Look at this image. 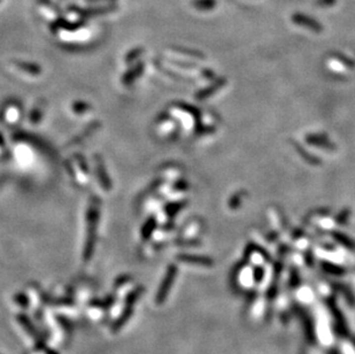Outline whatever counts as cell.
Here are the masks:
<instances>
[{"mask_svg": "<svg viewBox=\"0 0 355 354\" xmlns=\"http://www.w3.org/2000/svg\"><path fill=\"white\" fill-rule=\"evenodd\" d=\"M292 20H293V22L299 24V26L306 27V28H308V29L316 31V33L322 31L321 24H319L318 22H316V21L314 19H311V17L304 15V14H294V15L292 16Z\"/></svg>", "mask_w": 355, "mask_h": 354, "instance_id": "5", "label": "cell"}, {"mask_svg": "<svg viewBox=\"0 0 355 354\" xmlns=\"http://www.w3.org/2000/svg\"><path fill=\"white\" fill-rule=\"evenodd\" d=\"M0 145H3V137L1 133H0Z\"/></svg>", "mask_w": 355, "mask_h": 354, "instance_id": "22", "label": "cell"}, {"mask_svg": "<svg viewBox=\"0 0 355 354\" xmlns=\"http://www.w3.org/2000/svg\"><path fill=\"white\" fill-rule=\"evenodd\" d=\"M99 127H100V123H99V122H93V123H91V125H89L87 128L84 129V132L81 133L80 134H77V136L74 138L73 140H70L69 143L67 144V146H74V145L81 144L82 141L85 139V138L93 133L95 130L99 128Z\"/></svg>", "mask_w": 355, "mask_h": 354, "instance_id": "7", "label": "cell"}, {"mask_svg": "<svg viewBox=\"0 0 355 354\" xmlns=\"http://www.w3.org/2000/svg\"><path fill=\"white\" fill-rule=\"evenodd\" d=\"M175 49L176 52H179V53H185V54H190V55H196L197 58H202V56H200V54H199L198 52H194V51H187V49H184V48H178V47H175L173 48Z\"/></svg>", "mask_w": 355, "mask_h": 354, "instance_id": "20", "label": "cell"}, {"mask_svg": "<svg viewBox=\"0 0 355 354\" xmlns=\"http://www.w3.org/2000/svg\"><path fill=\"white\" fill-rule=\"evenodd\" d=\"M83 26V22H79L76 24L74 23H68V22H58L55 24H53L52 28H63L66 30H76L77 28Z\"/></svg>", "mask_w": 355, "mask_h": 354, "instance_id": "18", "label": "cell"}, {"mask_svg": "<svg viewBox=\"0 0 355 354\" xmlns=\"http://www.w3.org/2000/svg\"><path fill=\"white\" fill-rule=\"evenodd\" d=\"M184 206H185V201H179V203L170 204V205H168V206L166 207V212H167V214L169 215V217H173V215H175V214L178 213V212L182 210Z\"/></svg>", "mask_w": 355, "mask_h": 354, "instance_id": "15", "label": "cell"}, {"mask_svg": "<svg viewBox=\"0 0 355 354\" xmlns=\"http://www.w3.org/2000/svg\"><path fill=\"white\" fill-rule=\"evenodd\" d=\"M144 70V63L139 61L137 63L136 66H133V68H130L128 72L124 74L123 79H122V82L124 86H131L134 81H136L138 77H139L141 75V73H143Z\"/></svg>", "mask_w": 355, "mask_h": 354, "instance_id": "6", "label": "cell"}, {"mask_svg": "<svg viewBox=\"0 0 355 354\" xmlns=\"http://www.w3.org/2000/svg\"><path fill=\"white\" fill-rule=\"evenodd\" d=\"M72 108L74 109V112L77 113V114H84V113H87L89 111V109L92 108V106L85 101H76L73 104Z\"/></svg>", "mask_w": 355, "mask_h": 354, "instance_id": "14", "label": "cell"}, {"mask_svg": "<svg viewBox=\"0 0 355 354\" xmlns=\"http://www.w3.org/2000/svg\"><path fill=\"white\" fill-rule=\"evenodd\" d=\"M94 161H95V171H97V176H98L99 182H100V184H101L102 189L106 191L112 190V180H111V178H109L107 171H106L105 164H104V161H102L100 155L95 154Z\"/></svg>", "mask_w": 355, "mask_h": 354, "instance_id": "4", "label": "cell"}, {"mask_svg": "<svg viewBox=\"0 0 355 354\" xmlns=\"http://www.w3.org/2000/svg\"><path fill=\"white\" fill-rule=\"evenodd\" d=\"M44 107H45V102L44 100H41L37 102V105L35 106L33 108V111L30 113V122L33 125H38L41 122V120L43 118V114H44Z\"/></svg>", "mask_w": 355, "mask_h": 354, "instance_id": "10", "label": "cell"}, {"mask_svg": "<svg viewBox=\"0 0 355 354\" xmlns=\"http://www.w3.org/2000/svg\"><path fill=\"white\" fill-rule=\"evenodd\" d=\"M75 157H76V160L79 161V166H80V168L82 169V172H83L84 174L88 175L89 174V168H88L87 161H85L84 157H82V155H80V154H75Z\"/></svg>", "mask_w": 355, "mask_h": 354, "instance_id": "19", "label": "cell"}, {"mask_svg": "<svg viewBox=\"0 0 355 354\" xmlns=\"http://www.w3.org/2000/svg\"><path fill=\"white\" fill-rule=\"evenodd\" d=\"M307 141L311 144L317 145V146H323V147L328 148V150H333V148H335V145H333L331 141L326 140V138L323 136L310 134V136H307Z\"/></svg>", "mask_w": 355, "mask_h": 354, "instance_id": "11", "label": "cell"}, {"mask_svg": "<svg viewBox=\"0 0 355 354\" xmlns=\"http://www.w3.org/2000/svg\"><path fill=\"white\" fill-rule=\"evenodd\" d=\"M74 12L80 14V15L85 19V17L89 16H94V15H99V14H105L108 12H112V9H115V6H108V7H101V8H94V9H80V8H75L74 7Z\"/></svg>", "mask_w": 355, "mask_h": 354, "instance_id": "8", "label": "cell"}, {"mask_svg": "<svg viewBox=\"0 0 355 354\" xmlns=\"http://www.w3.org/2000/svg\"><path fill=\"white\" fill-rule=\"evenodd\" d=\"M99 218H100V201L97 197H92L89 204L88 214H87V222H88V235H87V243L84 247V260L89 261L93 256L94 246H95V238H97V228Z\"/></svg>", "mask_w": 355, "mask_h": 354, "instance_id": "1", "label": "cell"}, {"mask_svg": "<svg viewBox=\"0 0 355 354\" xmlns=\"http://www.w3.org/2000/svg\"><path fill=\"white\" fill-rule=\"evenodd\" d=\"M176 271H177V269L175 266H170V267L168 268V271H167L166 277L163 278V281L161 283V285H160V289L158 291V295H157V303L158 304H162L166 300L167 295H168V292L170 290V285H172L174 279H175Z\"/></svg>", "mask_w": 355, "mask_h": 354, "instance_id": "3", "label": "cell"}, {"mask_svg": "<svg viewBox=\"0 0 355 354\" xmlns=\"http://www.w3.org/2000/svg\"><path fill=\"white\" fill-rule=\"evenodd\" d=\"M14 63H15L17 68L21 69V70H23L24 73L30 74V75L37 76V75H40V74L42 73V68L37 65V63L20 61V60H19V61H15Z\"/></svg>", "mask_w": 355, "mask_h": 354, "instance_id": "9", "label": "cell"}, {"mask_svg": "<svg viewBox=\"0 0 355 354\" xmlns=\"http://www.w3.org/2000/svg\"><path fill=\"white\" fill-rule=\"evenodd\" d=\"M91 1H98V0H91Z\"/></svg>", "mask_w": 355, "mask_h": 354, "instance_id": "23", "label": "cell"}, {"mask_svg": "<svg viewBox=\"0 0 355 354\" xmlns=\"http://www.w3.org/2000/svg\"><path fill=\"white\" fill-rule=\"evenodd\" d=\"M155 226H157V220H155V218L152 217L148 219L146 223L143 225V228H141V237H143V239L150 238L151 235L154 231Z\"/></svg>", "mask_w": 355, "mask_h": 354, "instance_id": "12", "label": "cell"}, {"mask_svg": "<svg viewBox=\"0 0 355 354\" xmlns=\"http://www.w3.org/2000/svg\"><path fill=\"white\" fill-rule=\"evenodd\" d=\"M141 292H143V288L134 290V291L131 293L129 297H128L127 305H126V309H124V310H123V314L121 315L118 320H116L115 324H114V330L115 331L120 330V329L124 325V323H126L127 320H129L130 316H131V313H133V304L137 302L138 298H139L140 295H141Z\"/></svg>", "mask_w": 355, "mask_h": 354, "instance_id": "2", "label": "cell"}, {"mask_svg": "<svg viewBox=\"0 0 355 354\" xmlns=\"http://www.w3.org/2000/svg\"><path fill=\"white\" fill-rule=\"evenodd\" d=\"M143 52H144V48H141V47L133 48V51H130V52L127 54V56H126V61H127L128 63L134 61V60L139 58V56L141 55V53H143Z\"/></svg>", "mask_w": 355, "mask_h": 354, "instance_id": "17", "label": "cell"}, {"mask_svg": "<svg viewBox=\"0 0 355 354\" xmlns=\"http://www.w3.org/2000/svg\"><path fill=\"white\" fill-rule=\"evenodd\" d=\"M193 5L199 9H212L216 2L215 0H194Z\"/></svg>", "mask_w": 355, "mask_h": 354, "instance_id": "16", "label": "cell"}, {"mask_svg": "<svg viewBox=\"0 0 355 354\" xmlns=\"http://www.w3.org/2000/svg\"><path fill=\"white\" fill-rule=\"evenodd\" d=\"M335 2L336 0H317V1H316V5L328 7V6H332Z\"/></svg>", "mask_w": 355, "mask_h": 354, "instance_id": "21", "label": "cell"}, {"mask_svg": "<svg viewBox=\"0 0 355 354\" xmlns=\"http://www.w3.org/2000/svg\"><path fill=\"white\" fill-rule=\"evenodd\" d=\"M223 83H224V81H219V82H216L214 84V86L206 88L205 90L198 92L197 95H196V98L199 99V100H202V99H206V98L211 97V95L214 93L216 90H219V88L223 86Z\"/></svg>", "mask_w": 355, "mask_h": 354, "instance_id": "13", "label": "cell"}]
</instances>
